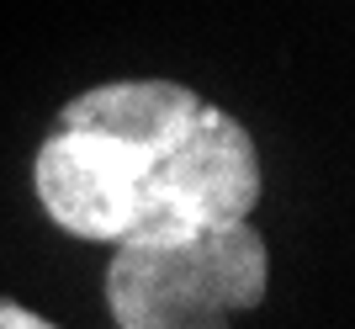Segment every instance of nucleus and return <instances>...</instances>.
<instances>
[{
    "label": "nucleus",
    "mask_w": 355,
    "mask_h": 329,
    "mask_svg": "<svg viewBox=\"0 0 355 329\" xmlns=\"http://www.w3.org/2000/svg\"><path fill=\"white\" fill-rule=\"evenodd\" d=\"M37 202L74 239H144L180 228L244 223L260 202V154L239 117L202 106L175 144H122L85 128H53L32 164Z\"/></svg>",
    "instance_id": "f257e3e1"
},
{
    "label": "nucleus",
    "mask_w": 355,
    "mask_h": 329,
    "mask_svg": "<svg viewBox=\"0 0 355 329\" xmlns=\"http://www.w3.org/2000/svg\"><path fill=\"white\" fill-rule=\"evenodd\" d=\"M270 255L260 228L218 223L122 239L106 266V308L117 329H234L260 308Z\"/></svg>",
    "instance_id": "f03ea898"
},
{
    "label": "nucleus",
    "mask_w": 355,
    "mask_h": 329,
    "mask_svg": "<svg viewBox=\"0 0 355 329\" xmlns=\"http://www.w3.org/2000/svg\"><path fill=\"white\" fill-rule=\"evenodd\" d=\"M0 329H59V324H48V319H37L32 308H21V303H11V298H0Z\"/></svg>",
    "instance_id": "7ed1b4c3"
}]
</instances>
